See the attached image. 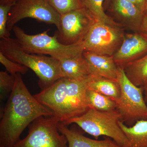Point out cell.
I'll return each instance as SVG.
<instances>
[{"instance_id": "obj_7", "label": "cell", "mask_w": 147, "mask_h": 147, "mask_svg": "<svg viewBox=\"0 0 147 147\" xmlns=\"http://www.w3.org/2000/svg\"><path fill=\"white\" fill-rule=\"evenodd\" d=\"M57 116H41L29 125L28 134L12 147H68L64 134L60 133Z\"/></svg>"}, {"instance_id": "obj_4", "label": "cell", "mask_w": 147, "mask_h": 147, "mask_svg": "<svg viewBox=\"0 0 147 147\" xmlns=\"http://www.w3.org/2000/svg\"><path fill=\"white\" fill-rule=\"evenodd\" d=\"M120 121H122L121 116L117 109L102 111L89 108L81 115L62 123L67 125L75 124L96 139L100 136H105L125 147L128 139L119 125Z\"/></svg>"}, {"instance_id": "obj_31", "label": "cell", "mask_w": 147, "mask_h": 147, "mask_svg": "<svg viewBox=\"0 0 147 147\" xmlns=\"http://www.w3.org/2000/svg\"><path fill=\"white\" fill-rule=\"evenodd\" d=\"M146 102L147 105V101H146Z\"/></svg>"}, {"instance_id": "obj_11", "label": "cell", "mask_w": 147, "mask_h": 147, "mask_svg": "<svg viewBox=\"0 0 147 147\" xmlns=\"http://www.w3.org/2000/svg\"><path fill=\"white\" fill-rule=\"evenodd\" d=\"M147 54V36L140 32L125 34L118 50L113 56L117 65L124 68Z\"/></svg>"}, {"instance_id": "obj_2", "label": "cell", "mask_w": 147, "mask_h": 147, "mask_svg": "<svg viewBox=\"0 0 147 147\" xmlns=\"http://www.w3.org/2000/svg\"><path fill=\"white\" fill-rule=\"evenodd\" d=\"M91 75L78 80L61 78L34 96L63 122L81 115L89 108L86 92Z\"/></svg>"}, {"instance_id": "obj_26", "label": "cell", "mask_w": 147, "mask_h": 147, "mask_svg": "<svg viewBox=\"0 0 147 147\" xmlns=\"http://www.w3.org/2000/svg\"><path fill=\"white\" fill-rule=\"evenodd\" d=\"M147 36V13H145L139 31Z\"/></svg>"}, {"instance_id": "obj_25", "label": "cell", "mask_w": 147, "mask_h": 147, "mask_svg": "<svg viewBox=\"0 0 147 147\" xmlns=\"http://www.w3.org/2000/svg\"><path fill=\"white\" fill-rule=\"evenodd\" d=\"M138 8L141 12L145 14L146 11L147 0H129Z\"/></svg>"}, {"instance_id": "obj_24", "label": "cell", "mask_w": 147, "mask_h": 147, "mask_svg": "<svg viewBox=\"0 0 147 147\" xmlns=\"http://www.w3.org/2000/svg\"><path fill=\"white\" fill-rule=\"evenodd\" d=\"M13 5L0 4V38L9 37L10 33L7 29L9 14Z\"/></svg>"}, {"instance_id": "obj_21", "label": "cell", "mask_w": 147, "mask_h": 147, "mask_svg": "<svg viewBox=\"0 0 147 147\" xmlns=\"http://www.w3.org/2000/svg\"><path fill=\"white\" fill-rule=\"evenodd\" d=\"M60 15L83 8L81 0H47Z\"/></svg>"}, {"instance_id": "obj_17", "label": "cell", "mask_w": 147, "mask_h": 147, "mask_svg": "<svg viewBox=\"0 0 147 147\" xmlns=\"http://www.w3.org/2000/svg\"><path fill=\"white\" fill-rule=\"evenodd\" d=\"M88 88L115 100L120 95V88L118 82L92 75L88 83Z\"/></svg>"}, {"instance_id": "obj_18", "label": "cell", "mask_w": 147, "mask_h": 147, "mask_svg": "<svg viewBox=\"0 0 147 147\" xmlns=\"http://www.w3.org/2000/svg\"><path fill=\"white\" fill-rule=\"evenodd\" d=\"M126 76L135 86L143 87L147 81V54L124 67Z\"/></svg>"}, {"instance_id": "obj_10", "label": "cell", "mask_w": 147, "mask_h": 147, "mask_svg": "<svg viewBox=\"0 0 147 147\" xmlns=\"http://www.w3.org/2000/svg\"><path fill=\"white\" fill-rule=\"evenodd\" d=\"M95 21L83 7L71 11L61 15L59 27L55 34L64 45L79 43L84 40Z\"/></svg>"}, {"instance_id": "obj_19", "label": "cell", "mask_w": 147, "mask_h": 147, "mask_svg": "<svg viewBox=\"0 0 147 147\" xmlns=\"http://www.w3.org/2000/svg\"><path fill=\"white\" fill-rule=\"evenodd\" d=\"M82 7L90 13L96 21L113 26H120L107 15L104 11V0H81Z\"/></svg>"}, {"instance_id": "obj_20", "label": "cell", "mask_w": 147, "mask_h": 147, "mask_svg": "<svg viewBox=\"0 0 147 147\" xmlns=\"http://www.w3.org/2000/svg\"><path fill=\"white\" fill-rule=\"evenodd\" d=\"M86 97L89 108L100 111H108L115 110V101L106 96L88 88Z\"/></svg>"}, {"instance_id": "obj_1", "label": "cell", "mask_w": 147, "mask_h": 147, "mask_svg": "<svg viewBox=\"0 0 147 147\" xmlns=\"http://www.w3.org/2000/svg\"><path fill=\"white\" fill-rule=\"evenodd\" d=\"M15 78L14 87L1 117L0 147L13 146L26 127L38 118L54 115L31 94L21 74H16Z\"/></svg>"}, {"instance_id": "obj_8", "label": "cell", "mask_w": 147, "mask_h": 147, "mask_svg": "<svg viewBox=\"0 0 147 147\" xmlns=\"http://www.w3.org/2000/svg\"><path fill=\"white\" fill-rule=\"evenodd\" d=\"M125 34L120 26L95 21L83 41L84 52L113 56L121 44Z\"/></svg>"}, {"instance_id": "obj_5", "label": "cell", "mask_w": 147, "mask_h": 147, "mask_svg": "<svg viewBox=\"0 0 147 147\" xmlns=\"http://www.w3.org/2000/svg\"><path fill=\"white\" fill-rule=\"evenodd\" d=\"M20 47L29 54L49 55L58 60L73 57L84 52L83 41L70 45H64L58 40L57 35L50 36L49 30L41 33L30 35L17 26L13 28Z\"/></svg>"}, {"instance_id": "obj_22", "label": "cell", "mask_w": 147, "mask_h": 147, "mask_svg": "<svg viewBox=\"0 0 147 147\" xmlns=\"http://www.w3.org/2000/svg\"><path fill=\"white\" fill-rule=\"evenodd\" d=\"M15 82V76L9 74L7 71L0 72V98L1 100L5 99L10 94L14 87Z\"/></svg>"}, {"instance_id": "obj_3", "label": "cell", "mask_w": 147, "mask_h": 147, "mask_svg": "<svg viewBox=\"0 0 147 147\" xmlns=\"http://www.w3.org/2000/svg\"><path fill=\"white\" fill-rule=\"evenodd\" d=\"M0 52L11 60L32 69L39 79L38 86L41 90L61 78L58 60L51 57L26 53L16 38L9 37L1 39Z\"/></svg>"}, {"instance_id": "obj_6", "label": "cell", "mask_w": 147, "mask_h": 147, "mask_svg": "<svg viewBox=\"0 0 147 147\" xmlns=\"http://www.w3.org/2000/svg\"><path fill=\"white\" fill-rule=\"evenodd\" d=\"M117 81L121 94L115 101L116 109L120 114L122 121L137 122L147 120V105L143 95V87L134 85L126 76L124 69L119 67Z\"/></svg>"}, {"instance_id": "obj_14", "label": "cell", "mask_w": 147, "mask_h": 147, "mask_svg": "<svg viewBox=\"0 0 147 147\" xmlns=\"http://www.w3.org/2000/svg\"><path fill=\"white\" fill-rule=\"evenodd\" d=\"M59 61L61 78L78 80L88 78L92 75L89 64L83 53Z\"/></svg>"}, {"instance_id": "obj_13", "label": "cell", "mask_w": 147, "mask_h": 147, "mask_svg": "<svg viewBox=\"0 0 147 147\" xmlns=\"http://www.w3.org/2000/svg\"><path fill=\"white\" fill-rule=\"evenodd\" d=\"M58 128L61 133L66 137L68 147H123L119 145L113 139L107 137L104 140H94L85 137L80 131L60 122Z\"/></svg>"}, {"instance_id": "obj_28", "label": "cell", "mask_w": 147, "mask_h": 147, "mask_svg": "<svg viewBox=\"0 0 147 147\" xmlns=\"http://www.w3.org/2000/svg\"><path fill=\"white\" fill-rule=\"evenodd\" d=\"M145 95V99L146 101H147V89L144 90Z\"/></svg>"}, {"instance_id": "obj_9", "label": "cell", "mask_w": 147, "mask_h": 147, "mask_svg": "<svg viewBox=\"0 0 147 147\" xmlns=\"http://www.w3.org/2000/svg\"><path fill=\"white\" fill-rule=\"evenodd\" d=\"M61 15L47 0H16L9 14L7 29L10 32L15 24L24 18H34L59 27Z\"/></svg>"}, {"instance_id": "obj_29", "label": "cell", "mask_w": 147, "mask_h": 147, "mask_svg": "<svg viewBox=\"0 0 147 147\" xmlns=\"http://www.w3.org/2000/svg\"><path fill=\"white\" fill-rule=\"evenodd\" d=\"M143 88L144 90L147 89V81L146 82V83H145L144 85V86H143Z\"/></svg>"}, {"instance_id": "obj_16", "label": "cell", "mask_w": 147, "mask_h": 147, "mask_svg": "<svg viewBox=\"0 0 147 147\" xmlns=\"http://www.w3.org/2000/svg\"><path fill=\"white\" fill-rule=\"evenodd\" d=\"M119 124L128 139L125 147H147V119L137 121L131 127L127 126L122 121Z\"/></svg>"}, {"instance_id": "obj_27", "label": "cell", "mask_w": 147, "mask_h": 147, "mask_svg": "<svg viewBox=\"0 0 147 147\" xmlns=\"http://www.w3.org/2000/svg\"><path fill=\"white\" fill-rule=\"evenodd\" d=\"M16 0H0V4L13 5Z\"/></svg>"}, {"instance_id": "obj_30", "label": "cell", "mask_w": 147, "mask_h": 147, "mask_svg": "<svg viewBox=\"0 0 147 147\" xmlns=\"http://www.w3.org/2000/svg\"><path fill=\"white\" fill-rule=\"evenodd\" d=\"M147 13V8H146V13Z\"/></svg>"}, {"instance_id": "obj_15", "label": "cell", "mask_w": 147, "mask_h": 147, "mask_svg": "<svg viewBox=\"0 0 147 147\" xmlns=\"http://www.w3.org/2000/svg\"><path fill=\"white\" fill-rule=\"evenodd\" d=\"M113 9L124 25L136 32H139L144 13L129 0H114Z\"/></svg>"}, {"instance_id": "obj_23", "label": "cell", "mask_w": 147, "mask_h": 147, "mask_svg": "<svg viewBox=\"0 0 147 147\" xmlns=\"http://www.w3.org/2000/svg\"><path fill=\"white\" fill-rule=\"evenodd\" d=\"M0 62L5 67L6 71L13 76H15L17 73L25 74L29 70V68L27 67L11 60L1 52Z\"/></svg>"}, {"instance_id": "obj_12", "label": "cell", "mask_w": 147, "mask_h": 147, "mask_svg": "<svg viewBox=\"0 0 147 147\" xmlns=\"http://www.w3.org/2000/svg\"><path fill=\"white\" fill-rule=\"evenodd\" d=\"M83 55L89 64L92 75L118 82V67L113 56L98 55L86 51L83 52Z\"/></svg>"}]
</instances>
